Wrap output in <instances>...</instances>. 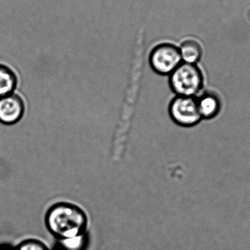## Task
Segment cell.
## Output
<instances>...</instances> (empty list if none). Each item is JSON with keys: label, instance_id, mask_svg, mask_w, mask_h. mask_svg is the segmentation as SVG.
I'll return each mask as SVG.
<instances>
[{"label": "cell", "instance_id": "cell-4", "mask_svg": "<svg viewBox=\"0 0 250 250\" xmlns=\"http://www.w3.org/2000/svg\"><path fill=\"white\" fill-rule=\"evenodd\" d=\"M180 51L174 45L162 44L154 48L149 57L150 65L155 73L170 75L181 64Z\"/></svg>", "mask_w": 250, "mask_h": 250}, {"label": "cell", "instance_id": "cell-1", "mask_svg": "<svg viewBox=\"0 0 250 250\" xmlns=\"http://www.w3.org/2000/svg\"><path fill=\"white\" fill-rule=\"evenodd\" d=\"M45 226L57 240L72 239L86 233L88 217L83 208L68 202L51 206L45 214Z\"/></svg>", "mask_w": 250, "mask_h": 250}, {"label": "cell", "instance_id": "cell-7", "mask_svg": "<svg viewBox=\"0 0 250 250\" xmlns=\"http://www.w3.org/2000/svg\"><path fill=\"white\" fill-rule=\"evenodd\" d=\"M17 86V77L14 72L0 64V99L13 94Z\"/></svg>", "mask_w": 250, "mask_h": 250}, {"label": "cell", "instance_id": "cell-6", "mask_svg": "<svg viewBox=\"0 0 250 250\" xmlns=\"http://www.w3.org/2000/svg\"><path fill=\"white\" fill-rule=\"evenodd\" d=\"M197 101L200 114L202 119H211L218 114L220 110V102L216 95L204 94L198 98Z\"/></svg>", "mask_w": 250, "mask_h": 250}, {"label": "cell", "instance_id": "cell-9", "mask_svg": "<svg viewBox=\"0 0 250 250\" xmlns=\"http://www.w3.org/2000/svg\"><path fill=\"white\" fill-rule=\"evenodd\" d=\"M88 240L87 233L72 239L57 240L55 250H86Z\"/></svg>", "mask_w": 250, "mask_h": 250}, {"label": "cell", "instance_id": "cell-5", "mask_svg": "<svg viewBox=\"0 0 250 250\" xmlns=\"http://www.w3.org/2000/svg\"><path fill=\"white\" fill-rule=\"evenodd\" d=\"M23 100L16 94H11L0 99V123L12 125L20 121L24 114Z\"/></svg>", "mask_w": 250, "mask_h": 250}, {"label": "cell", "instance_id": "cell-2", "mask_svg": "<svg viewBox=\"0 0 250 250\" xmlns=\"http://www.w3.org/2000/svg\"><path fill=\"white\" fill-rule=\"evenodd\" d=\"M169 83L176 96L195 97L202 89L204 78L195 64L182 63L170 75Z\"/></svg>", "mask_w": 250, "mask_h": 250}, {"label": "cell", "instance_id": "cell-11", "mask_svg": "<svg viewBox=\"0 0 250 250\" xmlns=\"http://www.w3.org/2000/svg\"><path fill=\"white\" fill-rule=\"evenodd\" d=\"M0 250H14V249L8 246H0Z\"/></svg>", "mask_w": 250, "mask_h": 250}, {"label": "cell", "instance_id": "cell-8", "mask_svg": "<svg viewBox=\"0 0 250 250\" xmlns=\"http://www.w3.org/2000/svg\"><path fill=\"white\" fill-rule=\"evenodd\" d=\"M181 57L185 63L195 64L201 58V49L200 45L193 41L185 42L181 47Z\"/></svg>", "mask_w": 250, "mask_h": 250}, {"label": "cell", "instance_id": "cell-3", "mask_svg": "<svg viewBox=\"0 0 250 250\" xmlns=\"http://www.w3.org/2000/svg\"><path fill=\"white\" fill-rule=\"evenodd\" d=\"M168 111L170 118L179 126H195L202 119L197 98L194 97H175L170 103Z\"/></svg>", "mask_w": 250, "mask_h": 250}, {"label": "cell", "instance_id": "cell-10", "mask_svg": "<svg viewBox=\"0 0 250 250\" xmlns=\"http://www.w3.org/2000/svg\"><path fill=\"white\" fill-rule=\"evenodd\" d=\"M14 250H49L48 247L41 241L26 240L21 243Z\"/></svg>", "mask_w": 250, "mask_h": 250}]
</instances>
